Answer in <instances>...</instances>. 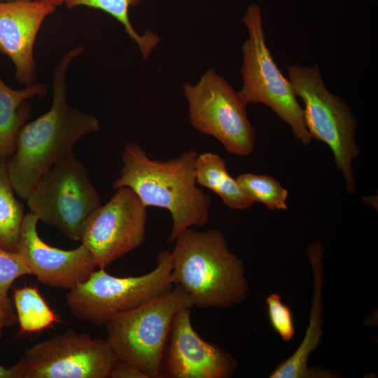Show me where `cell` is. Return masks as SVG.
<instances>
[{
	"label": "cell",
	"mask_w": 378,
	"mask_h": 378,
	"mask_svg": "<svg viewBox=\"0 0 378 378\" xmlns=\"http://www.w3.org/2000/svg\"><path fill=\"white\" fill-rule=\"evenodd\" d=\"M195 178L197 183L214 192L230 209H246L255 202L244 192L236 178L229 174L225 161L216 153L205 152L198 154L195 162Z\"/></svg>",
	"instance_id": "e0dca14e"
},
{
	"label": "cell",
	"mask_w": 378,
	"mask_h": 378,
	"mask_svg": "<svg viewBox=\"0 0 378 378\" xmlns=\"http://www.w3.org/2000/svg\"><path fill=\"white\" fill-rule=\"evenodd\" d=\"M171 251L156 255V266L138 276L118 277L104 268L94 270L69 290L66 302L72 314L94 326H105L114 316L136 308L172 290Z\"/></svg>",
	"instance_id": "277c9868"
},
{
	"label": "cell",
	"mask_w": 378,
	"mask_h": 378,
	"mask_svg": "<svg viewBox=\"0 0 378 378\" xmlns=\"http://www.w3.org/2000/svg\"><path fill=\"white\" fill-rule=\"evenodd\" d=\"M183 89L190 122L197 131L212 136L232 155L253 151L256 134L246 106L224 78L209 69L195 85L186 83Z\"/></svg>",
	"instance_id": "30bf717a"
},
{
	"label": "cell",
	"mask_w": 378,
	"mask_h": 378,
	"mask_svg": "<svg viewBox=\"0 0 378 378\" xmlns=\"http://www.w3.org/2000/svg\"><path fill=\"white\" fill-rule=\"evenodd\" d=\"M287 71L295 94L304 103V120L312 138L329 146L344 178L347 194H354L352 162L360 153L356 143V118L342 99L328 90L318 64L289 65Z\"/></svg>",
	"instance_id": "8992f818"
},
{
	"label": "cell",
	"mask_w": 378,
	"mask_h": 378,
	"mask_svg": "<svg viewBox=\"0 0 378 378\" xmlns=\"http://www.w3.org/2000/svg\"><path fill=\"white\" fill-rule=\"evenodd\" d=\"M118 358L106 340L68 330L27 349L12 378H109Z\"/></svg>",
	"instance_id": "9c48e42d"
},
{
	"label": "cell",
	"mask_w": 378,
	"mask_h": 378,
	"mask_svg": "<svg viewBox=\"0 0 378 378\" xmlns=\"http://www.w3.org/2000/svg\"><path fill=\"white\" fill-rule=\"evenodd\" d=\"M190 309L174 316L160 364V378H226L237 368L223 348L204 340L193 328Z\"/></svg>",
	"instance_id": "7c38bea8"
},
{
	"label": "cell",
	"mask_w": 378,
	"mask_h": 378,
	"mask_svg": "<svg viewBox=\"0 0 378 378\" xmlns=\"http://www.w3.org/2000/svg\"><path fill=\"white\" fill-rule=\"evenodd\" d=\"M140 2L141 0H66L64 4L69 8L87 6L111 15L124 27L126 33L138 46L143 58L147 59L159 43L160 38L151 31L139 34L131 23L129 9Z\"/></svg>",
	"instance_id": "d6986e66"
},
{
	"label": "cell",
	"mask_w": 378,
	"mask_h": 378,
	"mask_svg": "<svg viewBox=\"0 0 378 378\" xmlns=\"http://www.w3.org/2000/svg\"><path fill=\"white\" fill-rule=\"evenodd\" d=\"M172 279L200 309L228 308L244 300L248 285L242 260L231 253L218 230L188 228L174 239Z\"/></svg>",
	"instance_id": "3957f363"
},
{
	"label": "cell",
	"mask_w": 378,
	"mask_h": 378,
	"mask_svg": "<svg viewBox=\"0 0 378 378\" xmlns=\"http://www.w3.org/2000/svg\"><path fill=\"white\" fill-rule=\"evenodd\" d=\"M1 1H13V0H1Z\"/></svg>",
	"instance_id": "83f0119b"
},
{
	"label": "cell",
	"mask_w": 378,
	"mask_h": 378,
	"mask_svg": "<svg viewBox=\"0 0 378 378\" xmlns=\"http://www.w3.org/2000/svg\"><path fill=\"white\" fill-rule=\"evenodd\" d=\"M266 303L272 327L284 341L290 340L295 335V328L290 308L275 293L267 298Z\"/></svg>",
	"instance_id": "603a6c76"
},
{
	"label": "cell",
	"mask_w": 378,
	"mask_h": 378,
	"mask_svg": "<svg viewBox=\"0 0 378 378\" xmlns=\"http://www.w3.org/2000/svg\"><path fill=\"white\" fill-rule=\"evenodd\" d=\"M25 200L38 220L74 241H80L88 217L102 204L87 167L73 151L40 178Z\"/></svg>",
	"instance_id": "ba28073f"
},
{
	"label": "cell",
	"mask_w": 378,
	"mask_h": 378,
	"mask_svg": "<svg viewBox=\"0 0 378 378\" xmlns=\"http://www.w3.org/2000/svg\"><path fill=\"white\" fill-rule=\"evenodd\" d=\"M55 8L39 0L0 1V52L12 60L16 79L24 86L35 82L36 38L43 21Z\"/></svg>",
	"instance_id": "5bb4252c"
},
{
	"label": "cell",
	"mask_w": 378,
	"mask_h": 378,
	"mask_svg": "<svg viewBox=\"0 0 378 378\" xmlns=\"http://www.w3.org/2000/svg\"><path fill=\"white\" fill-rule=\"evenodd\" d=\"M109 378H148L139 368L134 365L120 360H117Z\"/></svg>",
	"instance_id": "cb8c5ba5"
},
{
	"label": "cell",
	"mask_w": 378,
	"mask_h": 378,
	"mask_svg": "<svg viewBox=\"0 0 378 378\" xmlns=\"http://www.w3.org/2000/svg\"><path fill=\"white\" fill-rule=\"evenodd\" d=\"M17 319V316H11L0 307V337L3 329L13 323Z\"/></svg>",
	"instance_id": "d4e9b609"
},
{
	"label": "cell",
	"mask_w": 378,
	"mask_h": 378,
	"mask_svg": "<svg viewBox=\"0 0 378 378\" xmlns=\"http://www.w3.org/2000/svg\"><path fill=\"white\" fill-rule=\"evenodd\" d=\"M189 295L180 286L130 311L105 325L106 342L118 360L127 362L148 378H160L163 351L174 314L192 308Z\"/></svg>",
	"instance_id": "5b68a950"
},
{
	"label": "cell",
	"mask_w": 378,
	"mask_h": 378,
	"mask_svg": "<svg viewBox=\"0 0 378 378\" xmlns=\"http://www.w3.org/2000/svg\"><path fill=\"white\" fill-rule=\"evenodd\" d=\"M0 378H12L10 368H6L0 365Z\"/></svg>",
	"instance_id": "484cf974"
},
{
	"label": "cell",
	"mask_w": 378,
	"mask_h": 378,
	"mask_svg": "<svg viewBox=\"0 0 378 378\" xmlns=\"http://www.w3.org/2000/svg\"><path fill=\"white\" fill-rule=\"evenodd\" d=\"M13 304L22 332H36L60 322L58 316L49 307L36 286H25L16 288Z\"/></svg>",
	"instance_id": "ac0fdd59"
},
{
	"label": "cell",
	"mask_w": 378,
	"mask_h": 378,
	"mask_svg": "<svg viewBox=\"0 0 378 378\" xmlns=\"http://www.w3.org/2000/svg\"><path fill=\"white\" fill-rule=\"evenodd\" d=\"M25 275L31 273L22 256L0 247V307L11 316H16L8 290L17 279Z\"/></svg>",
	"instance_id": "7402d4cb"
},
{
	"label": "cell",
	"mask_w": 378,
	"mask_h": 378,
	"mask_svg": "<svg viewBox=\"0 0 378 378\" xmlns=\"http://www.w3.org/2000/svg\"><path fill=\"white\" fill-rule=\"evenodd\" d=\"M237 182L254 202H259L270 210L288 209V190L274 178L251 173L239 174Z\"/></svg>",
	"instance_id": "44dd1931"
},
{
	"label": "cell",
	"mask_w": 378,
	"mask_h": 378,
	"mask_svg": "<svg viewBox=\"0 0 378 378\" xmlns=\"http://www.w3.org/2000/svg\"><path fill=\"white\" fill-rule=\"evenodd\" d=\"M84 50L80 46L71 49L54 66L50 108L22 127L15 150L6 162L14 191L22 199L48 169L72 152L78 141L100 129L95 116L73 108L66 99L69 67Z\"/></svg>",
	"instance_id": "6da1fadb"
},
{
	"label": "cell",
	"mask_w": 378,
	"mask_h": 378,
	"mask_svg": "<svg viewBox=\"0 0 378 378\" xmlns=\"http://www.w3.org/2000/svg\"><path fill=\"white\" fill-rule=\"evenodd\" d=\"M242 21L248 36L241 46L243 85L237 92L239 99L246 106L260 103L270 108L290 126L298 140L309 146L312 138L304 122L303 109L267 46L260 6L250 4Z\"/></svg>",
	"instance_id": "52a82bcc"
},
{
	"label": "cell",
	"mask_w": 378,
	"mask_h": 378,
	"mask_svg": "<svg viewBox=\"0 0 378 378\" xmlns=\"http://www.w3.org/2000/svg\"><path fill=\"white\" fill-rule=\"evenodd\" d=\"M313 271L314 286L309 322L304 337L296 351L281 363L270 374L271 378L330 377V373L321 370H310L307 360L310 354L320 343L322 330V295L323 283V248L319 242L309 246L306 252Z\"/></svg>",
	"instance_id": "9a60e30c"
},
{
	"label": "cell",
	"mask_w": 378,
	"mask_h": 378,
	"mask_svg": "<svg viewBox=\"0 0 378 378\" xmlns=\"http://www.w3.org/2000/svg\"><path fill=\"white\" fill-rule=\"evenodd\" d=\"M6 162H0V247L17 251L24 216L23 205L18 201Z\"/></svg>",
	"instance_id": "ffe728a7"
},
{
	"label": "cell",
	"mask_w": 378,
	"mask_h": 378,
	"mask_svg": "<svg viewBox=\"0 0 378 378\" xmlns=\"http://www.w3.org/2000/svg\"><path fill=\"white\" fill-rule=\"evenodd\" d=\"M147 207L128 187H121L88 217L80 242L90 251L98 268L139 247L145 241Z\"/></svg>",
	"instance_id": "8fae6325"
},
{
	"label": "cell",
	"mask_w": 378,
	"mask_h": 378,
	"mask_svg": "<svg viewBox=\"0 0 378 378\" xmlns=\"http://www.w3.org/2000/svg\"><path fill=\"white\" fill-rule=\"evenodd\" d=\"M42 2H44L47 4L57 7L62 4H64L66 0H39Z\"/></svg>",
	"instance_id": "4316f807"
},
{
	"label": "cell",
	"mask_w": 378,
	"mask_h": 378,
	"mask_svg": "<svg viewBox=\"0 0 378 378\" xmlns=\"http://www.w3.org/2000/svg\"><path fill=\"white\" fill-rule=\"evenodd\" d=\"M46 86L40 83L14 90L0 77V162H7L13 156L18 136L31 115V104L28 99L43 97Z\"/></svg>",
	"instance_id": "2e32d148"
},
{
	"label": "cell",
	"mask_w": 378,
	"mask_h": 378,
	"mask_svg": "<svg viewBox=\"0 0 378 378\" xmlns=\"http://www.w3.org/2000/svg\"><path fill=\"white\" fill-rule=\"evenodd\" d=\"M38 218L24 215L18 244V252L41 284L71 290L85 281L97 267L93 255L81 244L71 250H63L46 244L37 231Z\"/></svg>",
	"instance_id": "4fadbf2b"
},
{
	"label": "cell",
	"mask_w": 378,
	"mask_h": 378,
	"mask_svg": "<svg viewBox=\"0 0 378 378\" xmlns=\"http://www.w3.org/2000/svg\"><path fill=\"white\" fill-rule=\"evenodd\" d=\"M197 155L192 150L168 160H152L139 145L127 144L121 155L122 168L112 188L128 187L146 207L167 209L172 219L168 241H174L183 230L209 222L211 199L197 186Z\"/></svg>",
	"instance_id": "7a4b0ae2"
}]
</instances>
